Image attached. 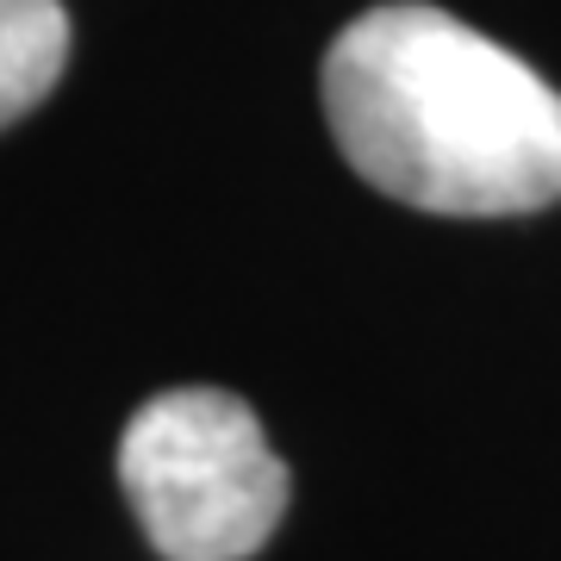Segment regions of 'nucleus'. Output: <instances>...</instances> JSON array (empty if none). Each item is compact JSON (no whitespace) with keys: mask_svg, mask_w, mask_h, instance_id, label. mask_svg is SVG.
Returning <instances> with one entry per match:
<instances>
[{"mask_svg":"<svg viewBox=\"0 0 561 561\" xmlns=\"http://www.w3.org/2000/svg\"><path fill=\"white\" fill-rule=\"evenodd\" d=\"M324 119L387 201L518 219L561 201V94L443 7H368L324 50Z\"/></svg>","mask_w":561,"mask_h":561,"instance_id":"f257e3e1","label":"nucleus"},{"mask_svg":"<svg viewBox=\"0 0 561 561\" xmlns=\"http://www.w3.org/2000/svg\"><path fill=\"white\" fill-rule=\"evenodd\" d=\"M119 481L162 561H250L287 512V461L225 387H169L131 412Z\"/></svg>","mask_w":561,"mask_h":561,"instance_id":"f03ea898","label":"nucleus"},{"mask_svg":"<svg viewBox=\"0 0 561 561\" xmlns=\"http://www.w3.org/2000/svg\"><path fill=\"white\" fill-rule=\"evenodd\" d=\"M69 62L62 0H0V131L57 88Z\"/></svg>","mask_w":561,"mask_h":561,"instance_id":"7ed1b4c3","label":"nucleus"}]
</instances>
